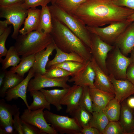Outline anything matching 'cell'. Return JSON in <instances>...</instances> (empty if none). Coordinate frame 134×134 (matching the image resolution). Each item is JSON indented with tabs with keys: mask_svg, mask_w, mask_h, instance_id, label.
<instances>
[{
	"mask_svg": "<svg viewBox=\"0 0 134 134\" xmlns=\"http://www.w3.org/2000/svg\"><path fill=\"white\" fill-rule=\"evenodd\" d=\"M12 25L8 27L5 31L0 35V60L2 57L5 56L8 50L6 48V40L11 32Z\"/></svg>",
	"mask_w": 134,
	"mask_h": 134,
	"instance_id": "74e56055",
	"label": "cell"
},
{
	"mask_svg": "<svg viewBox=\"0 0 134 134\" xmlns=\"http://www.w3.org/2000/svg\"><path fill=\"white\" fill-rule=\"evenodd\" d=\"M52 0H25L22 3L23 6L27 9L32 7L41 6L47 5Z\"/></svg>",
	"mask_w": 134,
	"mask_h": 134,
	"instance_id": "ab89813d",
	"label": "cell"
},
{
	"mask_svg": "<svg viewBox=\"0 0 134 134\" xmlns=\"http://www.w3.org/2000/svg\"><path fill=\"white\" fill-rule=\"evenodd\" d=\"M56 0H52L51 3L52 4H53L55 3Z\"/></svg>",
	"mask_w": 134,
	"mask_h": 134,
	"instance_id": "f5cc1de1",
	"label": "cell"
},
{
	"mask_svg": "<svg viewBox=\"0 0 134 134\" xmlns=\"http://www.w3.org/2000/svg\"><path fill=\"white\" fill-rule=\"evenodd\" d=\"M88 86L83 87V90L79 102V105L92 113V101Z\"/></svg>",
	"mask_w": 134,
	"mask_h": 134,
	"instance_id": "e575fe53",
	"label": "cell"
},
{
	"mask_svg": "<svg viewBox=\"0 0 134 134\" xmlns=\"http://www.w3.org/2000/svg\"><path fill=\"white\" fill-rule=\"evenodd\" d=\"M91 63L95 74L94 82L95 87L102 91L114 94L113 85L109 76L100 68L93 57Z\"/></svg>",
	"mask_w": 134,
	"mask_h": 134,
	"instance_id": "2e32d148",
	"label": "cell"
},
{
	"mask_svg": "<svg viewBox=\"0 0 134 134\" xmlns=\"http://www.w3.org/2000/svg\"><path fill=\"white\" fill-rule=\"evenodd\" d=\"M44 109L43 108L31 110L27 108L24 110L20 118L22 120L37 127L45 134H58L45 119L43 111Z\"/></svg>",
	"mask_w": 134,
	"mask_h": 134,
	"instance_id": "30bf717a",
	"label": "cell"
},
{
	"mask_svg": "<svg viewBox=\"0 0 134 134\" xmlns=\"http://www.w3.org/2000/svg\"><path fill=\"white\" fill-rule=\"evenodd\" d=\"M46 122L58 133L61 134H81L82 127L72 117L58 115L48 110L44 111Z\"/></svg>",
	"mask_w": 134,
	"mask_h": 134,
	"instance_id": "8992f818",
	"label": "cell"
},
{
	"mask_svg": "<svg viewBox=\"0 0 134 134\" xmlns=\"http://www.w3.org/2000/svg\"><path fill=\"white\" fill-rule=\"evenodd\" d=\"M20 114V112L19 111L14 116L13 126L17 133L19 134H23L22 129L20 117H19Z\"/></svg>",
	"mask_w": 134,
	"mask_h": 134,
	"instance_id": "7bdbcfd3",
	"label": "cell"
},
{
	"mask_svg": "<svg viewBox=\"0 0 134 134\" xmlns=\"http://www.w3.org/2000/svg\"><path fill=\"white\" fill-rule=\"evenodd\" d=\"M52 17L66 26L90 49L92 47L91 33L86 26L74 15L62 10L55 4L49 6Z\"/></svg>",
	"mask_w": 134,
	"mask_h": 134,
	"instance_id": "277c9868",
	"label": "cell"
},
{
	"mask_svg": "<svg viewBox=\"0 0 134 134\" xmlns=\"http://www.w3.org/2000/svg\"><path fill=\"white\" fill-rule=\"evenodd\" d=\"M68 89V88L46 90L43 88L39 90L43 94L48 102L55 106L57 110L59 111L62 109L61 100L67 92Z\"/></svg>",
	"mask_w": 134,
	"mask_h": 134,
	"instance_id": "603a6c76",
	"label": "cell"
},
{
	"mask_svg": "<svg viewBox=\"0 0 134 134\" xmlns=\"http://www.w3.org/2000/svg\"><path fill=\"white\" fill-rule=\"evenodd\" d=\"M15 40L14 46L19 55L22 56L35 54L53 42L50 33L36 31L19 35Z\"/></svg>",
	"mask_w": 134,
	"mask_h": 134,
	"instance_id": "3957f363",
	"label": "cell"
},
{
	"mask_svg": "<svg viewBox=\"0 0 134 134\" xmlns=\"http://www.w3.org/2000/svg\"><path fill=\"white\" fill-rule=\"evenodd\" d=\"M114 89L115 98L121 103L134 94V85L127 79H117L109 75Z\"/></svg>",
	"mask_w": 134,
	"mask_h": 134,
	"instance_id": "5bb4252c",
	"label": "cell"
},
{
	"mask_svg": "<svg viewBox=\"0 0 134 134\" xmlns=\"http://www.w3.org/2000/svg\"><path fill=\"white\" fill-rule=\"evenodd\" d=\"M19 108L15 104L7 103L5 100H0V123L8 124L13 122L12 116L19 111Z\"/></svg>",
	"mask_w": 134,
	"mask_h": 134,
	"instance_id": "cb8c5ba5",
	"label": "cell"
},
{
	"mask_svg": "<svg viewBox=\"0 0 134 134\" xmlns=\"http://www.w3.org/2000/svg\"><path fill=\"white\" fill-rule=\"evenodd\" d=\"M13 122L8 124L0 123V134H15L17 133L13 126Z\"/></svg>",
	"mask_w": 134,
	"mask_h": 134,
	"instance_id": "60d3db41",
	"label": "cell"
},
{
	"mask_svg": "<svg viewBox=\"0 0 134 134\" xmlns=\"http://www.w3.org/2000/svg\"><path fill=\"white\" fill-rule=\"evenodd\" d=\"M119 121L123 129L124 134H130L134 130V117L133 109L128 106L126 100L121 103Z\"/></svg>",
	"mask_w": 134,
	"mask_h": 134,
	"instance_id": "44dd1931",
	"label": "cell"
},
{
	"mask_svg": "<svg viewBox=\"0 0 134 134\" xmlns=\"http://www.w3.org/2000/svg\"><path fill=\"white\" fill-rule=\"evenodd\" d=\"M115 46L127 56L134 48V22H132L116 40Z\"/></svg>",
	"mask_w": 134,
	"mask_h": 134,
	"instance_id": "e0dca14e",
	"label": "cell"
},
{
	"mask_svg": "<svg viewBox=\"0 0 134 134\" xmlns=\"http://www.w3.org/2000/svg\"><path fill=\"white\" fill-rule=\"evenodd\" d=\"M128 19L132 22H134V13L129 17Z\"/></svg>",
	"mask_w": 134,
	"mask_h": 134,
	"instance_id": "816d5d0a",
	"label": "cell"
},
{
	"mask_svg": "<svg viewBox=\"0 0 134 134\" xmlns=\"http://www.w3.org/2000/svg\"><path fill=\"white\" fill-rule=\"evenodd\" d=\"M56 54L54 58L48 62L46 67L47 68L57 64L69 61L85 63L87 61L77 54L74 52L67 53L62 51L56 46Z\"/></svg>",
	"mask_w": 134,
	"mask_h": 134,
	"instance_id": "7402d4cb",
	"label": "cell"
},
{
	"mask_svg": "<svg viewBox=\"0 0 134 134\" xmlns=\"http://www.w3.org/2000/svg\"><path fill=\"white\" fill-rule=\"evenodd\" d=\"M25 0H0V6H7L23 3Z\"/></svg>",
	"mask_w": 134,
	"mask_h": 134,
	"instance_id": "bcb514c9",
	"label": "cell"
},
{
	"mask_svg": "<svg viewBox=\"0 0 134 134\" xmlns=\"http://www.w3.org/2000/svg\"><path fill=\"white\" fill-rule=\"evenodd\" d=\"M22 3L0 6V17L5 19L9 25L13 26L14 31L11 37L15 39L19 35V31L28 15L27 9L23 6Z\"/></svg>",
	"mask_w": 134,
	"mask_h": 134,
	"instance_id": "52a82bcc",
	"label": "cell"
},
{
	"mask_svg": "<svg viewBox=\"0 0 134 134\" xmlns=\"http://www.w3.org/2000/svg\"><path fill=\"white\" fill-rule=\"evenodd\" d=\"M134 10L119 6L111 0H87L71 14L86 26L100 27L127 20Z\"/></svg>",
	"mask_w": 134,
	"mask_h": 134,
	"instance_id": "6da1fadb",
	"label": "cell"
},
{
	"mask_svg": "<svg viewBox=\"0 0 134 134\" xmlns=\"http://www.w3.org/2000/svg\"><path fill=\"white\" fill-rule=\"evenodd\" d=\"M91 34L92 44L91 50L92 57L100 68L109 75L106 67V60L108 53L115 46L104 41L97 35Z\"/></svg>",
	"mask_w": 134,
	"mask_h": 134,
	"instance_id": "9c48e42d",
	"label": "cell"
},
{
	"mask_svg": "<svg viewBox=\"0 0 134 134\" xmlns=\"http://www.w3.org/2000/svg\"><path fill=\"white\" fill-rule=\"evenodd\" d=\"M34 61L35 54L22 56L19 64L15 67H11L10 70L24 77L25 74L33 66Z\"/></svg>",
	"mask_w": 134,
	"mask_h": 134,
	"instance_id": "83f0119b",
	"label": "cell"
},
{
	"mask_svg": "<svg viewBox=\"0 0 134 134\" xmlns=\"http://www.w3.org/2000/svg\"><path fill=\"white\" fill-rule=\"evenodd\" d=\"M132 22L127 19L109 24L105 27L86 26V27L90 33L97 35L103 41L110 44L115 43L119 37Z\"/></svg>",
	"mask_w": 134,
	"mask_h": 134,
	"instance_id": "ba28073f",
	"label": "cell"
},
{
	"mask_svg": "<svg viewBox=\"0 0 134 134\" xmlns=\"http://www.w3.org/2000/svg\"><path fill=\"white\" fill-rule=\"evenodd\" d=\"M27 11L28 15L24 23V27L19 31L20 34H25L36 31L39 25L41 9L32 7L28 9Z\"/></svg>",
	"mask_w": 134,
	"mask_h": 134,
	"instance_id": "ffe728a7",
	"label": "cell"
},
{
	"mask_svg": "<svg viewBox=\"0 0 134 134\" xmlns=\"http://www.w3.org/2000/svg\"><path fill=\"white\" fill-rule=\"evenodd\" d=\"M93 104V112H99L104 109L109 102L115 97L114 94L104 92L95 87L90 88Z\"/></svg>",
	"mask_w": 134,
	"mask_h": 134,
	"instance_id": "d6986e66",
	"label": "cell"
},
{
	"mask_svg": "<svg viewBox=\"0 0 134 134\" xmlns=\"http://www.w3.org/2000/svg\"><path fill=\"white\" fill-rule=\"evenodd\" d=\"M102 134H124V132L119 121H109Z\"/></svg>",
	"mask_w": 134,
	"mask_h": 134,
	"instance_id": "8d00e7d4",
	"label": "cell"
},
{
	"mask_svg": "<svg viewBox=\"0 0 134 134\" xmlns=\"http://www.w3.org/2000/svg\"><path fill=\"white\" fill-rule=\"evenodd\" d=\"M81 134H101L97 129L89 125L82 128L81 131Z\"/></svg>",
	"mask_w": 134,
	"mask_h": 134,
	"instance_id": "f6af8a7d",
	"label": "cell"
},
{
	"mask_svg": "<svg viewBox=\"0 0 134 134\" xmlns=\"http://www.w3.org/2000/svg\"><path fill=\"white\" fill-rule=\"evenodd\" d=\"M34 77L29 82L27 92L40 90L46 88L58 87L68 88L71 87L67 83L69 76L52 78L46 77L43 75L35 74Z\"/></svg>",
	"mask_w": 134,
	"mask_h": 134,
	"instance_id": "8fae6325",
	"label": "cell"
},
{
	"mask_svg": "<svg viewBox=\"0 0 134 134\" xmlns=\"http://www.w3.org/2000/svg\"><path fill=\"white\" fill-rule=\"evenodd\" d=\"M127 104L130 108L134 109V97L129 98L126 100Z\"/></svg>",
	"mask_w": 134,
	"mask_h": 134,
	"instance_id": "c3c4849f",
	"label": "cell"
},
{
	"mask_svg": "<svg viewBox=\"0 0 134 134\" xmlns=\"http://www.w3.org/2000/svg\"><path fill=\"white\" fill-rule=\"evenodd\" d=\"M41 8L39 23L36 31L40 33H50L53 27L52 17L49 6H44Z\"/></svg>",
	"mask_w": 134,
	"mask_h": 134,
	"instance_id": "d4e9b609",
	"label": "cell"
},
{
	"mask_svg": "<svg viewBox=\"0 0 134 134\" xmlns=\"http://www.w3.org/2000/svg\"><path fill=\"white\" fill-rule=\"evenodd\" d=\"M30 92L33 100L29 105V109L35 110L44 108L49 111L51 110L50 104L47 101L42 92L39 90H34Z\"/></svg>",
	"mask_w": 134,
	"mask_h": 134,
	"instance_id": "4316f807",
	"label": "cell"
},
{
	"mask_svg": "<svg viewBox=\"0 0 134 134\" xmlns=\"http://www.w3.org/2000/svg\"><path fill=\"white\" fill-rule=\"evenodd\" d=\"M56 45L54 42L49 44L44 49L35 54V61L32 67L35 74L44 75L46 71V66L50 56L55 50Z\"/></svg>",
	"mask_w": 134,
	"mask_h": 134,
	"instance_id": "ac0fdd59",
	"label": "cell"
},
{
	"mask_svg": "<svg viewBox=\"0 0 134 134\" xmlns=\"http://www.w3.org/2000/svg\"><path fill=\"white\" fill-rule=\"evenodd\" d=\"M86 62L82 63L73 61H67L57 64L49 68L54 67H60L72 73L74 75L83 68Z\"/></svg>",
	"mask_w": 134,
	"mask_h": 134,
	"instance_id": "836d02e7",
	"label": "cell"
},
{
	"mask_svg": "<svg viewBox=\"0 0 134 134\" xmlns=\"http://www.w3.org/2000/svg\"><path fill=\"white\" fill-rule=\"evenodd\" d=\"M131 63L130 58L124 55L119 48L115 46L108 53L106 59V67L108 75L117 79H127V69Z\"/></svg>",
	"mask_w": 134,
	"mask_h": 134,
	"instance_id": "5b68a950",
	"label": "cell"
},
{
	"mask_svg": "<svg viewBox=\"0 0 134 134\" xmlns=\"http://www.w3.org/2000/svg\"><path fill=\"white\" fill-rule=\"evenodd\" d=\"M92 114V117L89 125L97 129L102 134L109 121L104 109L99 112H93Z\"/></svg>",
	"mask_w": 134,
	"mask_h": 134,
	"instance_id": "f1b7e54d",
	"label": "cell"
},
{
	"mask_svg": "<svg viewBox=\"0 0 134 134\" xmlns=\"http://www.w3.org/2000/svg\"><path fill=\"white\" fill-rule=\"evenodd\" d=\"M9 25L6 20L0 21V35L2 34L8 27Z\"/></svg>",
	"mask_w": 134,
	"mask_h": 134,
	"instance_id": "7dc6e473",
	"label": "cell"
},
{
	"mask_svg": "<svg viewBox=\"0 0 134 134\" xmlns=\"http://www.w3.org/2000/svg\"><path fill=\"white\" fill-rule=\"evenodd\" d=\"M95 76L91 61H89L87 62L83 68L69 78L68 82H73L74 84L83 87L87 86L94 88L95 87L94 82Z\"/></svg>",
	"mask_w": 134,
	"mask_h": 134,
	"instance_id": "7c38bea8",
	"label": "cell"
},
{
	"mask_svg": "<svg viewBox=\"0 0 134 134\" xmlns=\"http://www.w3.org/2000/svg\"><path fill=\"white\" fill-rule=\"evenodd\" d=\"M35 75V73L32 67L29 71L26 77L22 82L15 87L7 91L5 97L6 101H9L13 99L20 98L23 100L29 109V105L27 100L26 93L29 82Z\"/></svg>",
	"mask_w": 134,
	"mask_h": 134,
	"instance_id": "4fadbf2b",
	"label": "cell"
},
{
	"mask_svg": "<svg viewBox=\"0 0 134 134\" xmlns=\"http://www.w3.org/2000/svg\"><path fill=\"white\" fill-rule=\"evenodd\" d=\"M87 0H56L55 4L62 10L71 14L81 4Z\"/></svg>",
	"mask_w": 134,
	"mask_h": 134,
	"instance_id": "d6a6232c",
	"label": "cell"
},
{
	"mask_svg": "<svg viewBox=\"0 0 134 134\" xmlns=\"http://www.w3.org/2000/svg\"><path fill=\"white\" fill-rule=\"evenodd\" d=\"M127 79L134 85V63H131L126 71Z\"/></svg>",
	"mask_w": 134,
	"mask_h": 134,
	"instance_id": "ee69618b",
	"label": "cell"
},
{
	"mask_svg": "<svg viewBox=\"0 0 134 134\" xmlns=\"http://www.w3.org/2000/svg\"><path fill=\"white\" fill-rule=\"evenodd\" d=\"M133 115H134V109H133Z\"/></svg>",
	"mask_w": 134,
	"mask_h": 134,
	"instance_id": "db71d44e",
	"label": "cell"
},
{
	"mask_svg": "<svg viewBox=\"0 0 134 134\" xmlns=\"http://www.w3.org/2000/svg\"><path fill=\"white\" fill-rule=\"evenodd\" d=\"M52 21L53 28L50 34L56 46L66 52L75 53L86 61H91V49L66 26L52 17Z\"/></svg>",
	"mask_w": 134,
	"mask_h": 134,
	"instance_id": "7a4b0ae2",
	"label": "cell"
},
{
	"mask_svg": "<svg viewBox=\"0 0 134 134\" xmlns=\"http://www.w3.org/2000/svg\"><path fill=\"white\" fill-rule=\"evenodd\" d=\"M111 0L112 3L115 5L134 10V0Z\"/></svg>",
	"mask_w": 134,
	"mask_h": 134,
	"instance_id": "b9f144b4",
	"label": "cell"
},
{
	"mask_svg": "<svg viewBox=\"0 0 134 134\" xmlns=\"http://www.w3.org/2000/svg\"><path fill=\"white\" fill-rule=\"evenodd\" d=\"M131 55L130 58L131 60V62L134 63V48L131 52Z\"/></svg>",
	"mask_w": 134,
	"mask_h": 134,
	"instance_id": "f907efd6",
	"label": "cell"
},
{
	"mask_svg": "<svg viewBox=\"0 0 134 134\" xmlns=\"http://www.w3.org/2000/svg\"><path fill=\"white\" fill-rule=\"evenodd\" d=\"M24 79L23 77L12 72L10 70L6 71L3 83L0 87V97L2 98L5 97L6 92L8 89L15 87Z\"/></svg>",
	"mask_w": 134,
	"mask_h": 134,
	"instance_id": "484cf974",
	"label": "cell"
},
{
	"mask_svg": "<svg viewBox=\"0 0 134 134\" xmlns=\"http://www.w3.org/2000/svg\"><path fill=\"white\" fill-rule=\"evenodd\" d=\"M14 46H10L8 50L5 58L0 60L2 64L1 70H5L10 66H17L21 60Z\"/></svg>",
	"mask_w": 134,
	"mask_h": 134,
	"instance_id": "f546056e",
	"label": "cell"
},
{
	"mask_svg": "<svg viewBox=\"0 0 134 134\" xmlns=\"http://www.w3.org/2000/svg\"><path fill=\"white\" fill-rule=\"evenodd\" d=\"M121 108V103L115 98L109 102L104 110L109 121L119 120Z\"/></svg>",
	"mask_w": 134,
	"mask_h": 134,
	"instance_id": "1f68e13d",
	"label": "cell"
},
{
	"mask_svg": "<svg viewBox=\"0 0 134 134\" xmlns=\"http://www.w3.org/2000/svg\"><path fill=\"white\" fill-rule=\"evenodd\" d=\"M69 114L76 120L82 128L89 126L92 116L91 113L79 105Z\"/></svg>",
	"mask_w": 134,
	"mask_h": 134,
	"instance_id": "4dcf8cb0",
	"label": "cell"
},
{
	"mask_svg": "<svg viewBox=\"0 0 134 134\" xmlns=\"http://www.w3.org/2000/svg\"><path fill=\"white\" fill-rule=\"evenodd\" d=\"M20 122L23 134H45L37 127L21 119Z\"/></svg>",
	"mask_w": 134,
	"mask_h": 134,
	"instance_id": "f35d334b",
	"label": "cell"
},
{
	"mask_svg": "<svg viewBox=\"0 0 134 134\" xmlns=\"http://www.w3.org/2000/svg\"><path fill=\"white\" fill-rule=\"evenodd\" d=\"M83 90V87L74 84L68 88L61 101L62 105L66 106V113L70 114L79 106Z\"/></svg>",
	"mask_w": 134,
	"mask_h": 134,
	"instance_id": "9a60e30c",
	"label": "cell"
},
{
	"mask_svg": "<svg viewBox=\"0 0 134 134\" xmlns=\"http://www.w3.org/2000/svg\"><path fill=\"white\" fill-rule=\"evenodd\" d=\"M73 75L72 73L62 68L54 67L46 69V72L43 75L46 77L53 78L72 76Z\"/></svg>",
	"mask_w": 134,
	"mask_h": 134,
	"instance_id": "d590c367",
	"label": "cell"
},
{
	"mask_svg": "<svg viewBox=\"0 0 134 134\" xmlns=\"http://www.w3.org/2000/svg\"><path fill=\"white\" fill-rule=\"evenodd\" d=\"M1 71L0 74V87L1 86L3 83L6 74V70H3Z\"/></svg>",
	"mask_w": 134,
	"mask_h": 134,
	"instance_id": "681fc988",
	"label": "cell"
}]
</instances>
